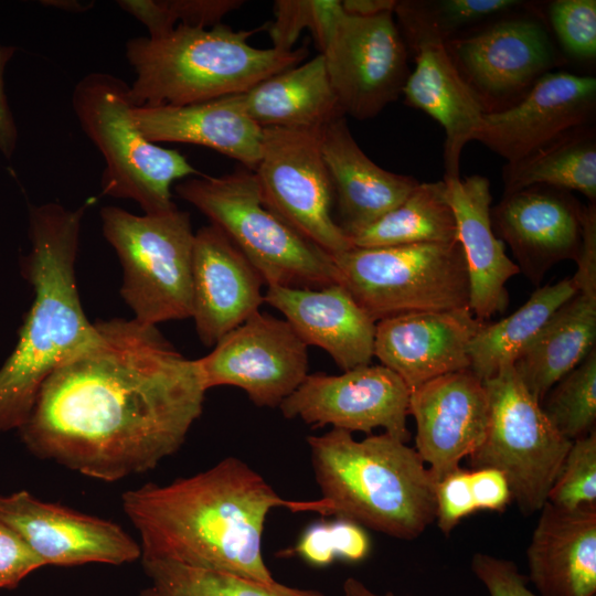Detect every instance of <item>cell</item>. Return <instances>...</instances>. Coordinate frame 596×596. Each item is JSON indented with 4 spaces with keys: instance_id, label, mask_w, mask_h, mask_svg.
I'll return each instance as SVG.
<instances>
[{
    "instance_id": "obj_3",
    "label": "cell",
    "mask_w": 596,
    "mask_h": 596,
    "mask_svg": "<svg viewBox=\"0 0 596 596\" xmlns=\"http://www.w3.org/2000/svg\"><path fill=\"white\" fill-rule=\"evenodd\" d=\"M89 201L71 210L50 202L29 210L23 269L34 298L18 343L0 368V432L20 429L45 380L95 332L82 308L75 262Z\"/></svg>"
},
{
    "instance_id": "obj_26",
    "label": "cell",
    "mask_w": 596,
    "mask_h": 596,
    "mask_svg": "<svg viewBox=\"0 0 596 596\" xmlns=\"http://www.w3.org/2000/svg\"><path fill=\"white\" fill-rule=\"evenodd\" d=\"M526 550L529 579L540 596H596V508L549 502Z\"/></svg>"
},
{
    "instance_id": "obj_18",
    "label": "cell",
    "mask_w": 596,
    "mask_h": 596,
    "mask_svg": "<svg viewBox=\"0 0 596 596\" xmlns=\"http://www.w3.org/2000/svg\"><path fill=\"white\" fill-rule=\"evenodd\" d=\"M409 415L416 423L415 450L437 483L459 469L486 437L485 383L470 369L433 379L411 392Z\"/></svg>"
},
{
    "instance_id": "obj_39",
    "label": "cell",
    "mask_w": 596,
    "mask_h": 596,
    "mask_svg": "<svg viewBox=\"0 0 596 596\" xmlns=\"http://www.w3.org/2000/svg\"><path fill=\"white\" fill-rule=\"evenodd\" d=\"M549 18L563 49L581 60L596 56V1L556 0Z\"/></svg>"
},
{
    "instance_id": "obj_13",
    "label": "cell",
    "mask_w": 596,
    "mask_h": 596,
    "mask_svg": "<svg viewBox=\"0 0 596 596\" xmlns=\"http://www.w3.org/2000/svg\"><path fill=\"white\" fill-rule=\"evenodd\" d=\"M394 14L415 60V70L409 73L402 94L407 105L423 110L444 128L445 178H458L461 151L473 140L486 109L457 68L447 39L423 3L397 1Z\"/></svg>"
},
{
    "instance_id": "obj_33",
    "label": "cell",
    "mask_w": 596,
    "mask_h": 596,
    "mask_svg": "<svg viewBox=\"0 0 596 596\" xmlns=\"http://www.w3.org/2000/svg\"><path fill=\"white\" fill-rule=\"evenodd\" d=\"M156 596H326L316 589L262 583L242 576L194 568L174 562L141 558Z\"/></svg>"
},
{
    "instance_id": "obj_25",
    "label": "cell",
    "mask_w": 596,
    "mask_h": 596,
    "mask_svg": "<svg viewBox=\"0 0 596 596\" xmlns=\"http://www.w3.org/2000/svg\"><path fill=\"white\" fill-rule=\"evenodd\" d=\"M444 181L468 272L469 308L475 317L486 321L505 310L507 281L520 269L493 232L489 180L473 174L465 179L444 178Z\"/></svg>"
},
{
    "instance_id": "obj_19",
    "label": "cell",
    "mask_w": 596,
    "mask_h": 596,
    "mask_svg": "<svg viewBox=\"0 0 596 596\" xmlns=\"http://www.w3.org/2000/svg\"><path fill=\"white\" fill-rule=\"evenodd\" d=\"M583 211L584 205L568 191L533 185L504 193L490 215L494 234L512 249L520 273L539 285L555 264L576 262Z\"/></svg>"
},
{
    "instance_id": "obj_49",
    "label": "cell",
    "mask_w": 596,
    "mask_h": 596,
    "mask_svg": "<svg viewBox=\"0 0 596 596\" xmlns=\"http://www.w3.org/2000/svg\"><path fill=\"white\" fill-rule=\"evenodd\" d=\"M140 596H156L152 588L149 586L148 588L141 590Z\"/></svg>"
},
{
    "instance_id": "obj_8",
    "label": "cell",
    "mask_w": 596,
    "mask_h": 596,
    "mask_svg": "<svg viewBox=\"0 0 596 596\" xmlns=\"http://www.w3.org/2000/svg\"><path fill=\"white\" fill-rule=\"evenodd\" d=\"M332 259L339 284L375 322L469 307V278L458 241L352 247Z\"/></svg>"
},
{
    "instance_id": "obj_23",
    "label": "cell",
    "mask_w": 596,
    "mask_h": 596,
    "mask_svg": "<svg viewBox=\"0 0 596 596\" xmlns=\"http://www.w3.org/2000/svg\"><path fill=\"white\" fill-rule=\"evenodd\" d=\"M264 301L285 316L307 345L323 349L343 371L371 363L376 322L341 284L268 286Z\"/></svg>"
},
{
    "instance_id": "obj_28",
    "label": "cell",
    "mask_w": 596,
    "mask_h": 596,
    "mask_svg": "<svg viewBox=\"0 0 596 596\" xmlns=\"http://www.w3.org/2000/svg\"><path fill=\"white\" fill-rule=\"evenodd\" d=\"M237 98L247 116L262 128L321 129L345 116L320 53L257 83L237 94Z\"/></svg>"
},
{
    "instance_id": "obj_40",
    "label": "cell",
    "mask_w": 596,
    "mask_h": 596,
    "mask_svg": "<svg viewBox=\"0 0 596 596\" xmlns=\"http://www.w3.org/2000/svg\"><path fill=\"white\" fill-rule=\"evenodd\" d=\"M422 3L447 41L457 29L523 6L519 0H443Z\"/></svg>"
},
{
    "instance_id": "obj_37",
    "label": "cell",
    "mask_w": 596,
    "mask_h": 596,
    "mask_svg": "<svg viewBox=\"0 0 596 596\" xmlns=\"http://www.w3.org/2000/svg\"><path fill=\"white\" fill-rule=\"evenodd\" d=\"M342 11L338 0H277L275 20L268 29L273 47L291 51L302 30H308L318 50Z\"/></svg>"
},
{
    "instance_id": "obj_42",
    "label": "cell",
    "mask_w": 596,
    "mask_h": 596,
    "mask_svg": "<svg viewBox=\"0 0 596 596\" xmlns=\"http://www.w3.org/2000/svg\"><path fill=\"white\" fill-rule=\"evenodd\" d=\"M471 570L490 596H540L528 588V577L512 561L478 552L472 556Z\"/></svg>"
},
{
    "instance_id": "obj_24",
    "label": "cell",
    "mask_w": 596,
    "mask_h": 596,
    "mask_svg": "<svg viewBox=\"0 0 596 596\" xmlns=\"http://www.w3.org/2000/svg\"><path fill=\"white\" fill-rule=\"evenodd\" d=\"M321 150L333 189L336 222L350 238L398 206L419 183L373 162L353 138L345 116L321 129Z\"/></svg>"
},
{
    "instance_id": "obj_36",
    "label": "cell",
    "mask_w": 596,
    "mask_h": 596,
    "mask_svg": "<svg viewBox=\"0 0 596 596\" xmlns=\"http://www.w3.org/2000/svg\"><path fill=\"white\" fill-rule=\"evenodd\" d=\"M117 4L148 30V36H160L178 24L212 28L243 0H120Z\"/></svg>"
},
{
    "instance_id": "obj_46",
    "label": "cell",
    "mask_w": 596,
    "mask_h": 596,
    "mask_svg": "<svg viewBox=\"0 0 596 596\" xmlns=\"http://www.w3.org/2000/svg\"><path fill=\"white\" fill-rule=\"evenodd\" d=\"M396 0H344L343 10L353 15L370 17L383 12H394Z\"/></svg>"
},
{
    "instance_id": "obj_11",
    "label": "cell",
    "mask_w": 596,
    "mask_h": 596,
    "mask_svg": "<svg viewBox=\"0 0 596 596\" xmlns=\"http://www.w3.org/2000/svg\"><path fill=\"white\" fill-rule=\"evenodd\" d=\"M321 129L263 128L254 173L267 207L332 256L354 246L333 216L334 195L322 156Z\"/></svg>"
},
{
    "instance_id": "obj_5",
    "label": "cell",
    "mask_w": 596,
    "mask_h": 596,
    "mask_svg": "<svg viewBox=\"0 0 596 596\" xmlns=\"http://www.w3.org/2000/svg\"><path fill=\"white\" fill-rule=\"evenodd\" d=\"M264 28L178 24L160 36L129 39L125 56L135 72L132 104L184 106L241 94L308 56L306 45L291 51L251 45L248 39Z\"/></svg>"
},
{
    "instance_id": "obj_17",
    "label": "cell",
    "mask_w": 596,
    "mask_h": 596,
    "mask_svg": "<svg viewBox=\"0 0 596 596\" xmlns=\"http://www.w3.org/2000/svg\"><path fill=\"white\" fill-rule=\"evenodd\" d=\"M0 521L14 530L45 565H121L141 547L120 525L21 490L0 496Z\"/></svg>"
},
{
    "instance_id": "obj_38",
    "label": "cell",
    "mask_w": 596,
    "mask_h": 596,
    "mask_svg": "<svg viewBox=\"0 0 596 596\" xmlns=\"http://www.w3.org/2000/svg\"><path fill=\"white\" fill-rule=\"evenodd\" d=\"M546 502L566 510L596 508V429L572 441Z\"/></svg>"
},
{
    "instance_id": "obj_1",
    "label": "cell",
    "mask_w": 596,
    "mask_h": 596,
    "mask_svg": "<svg viewBox=\"0 0 596 596\" xmlns=\"http://www.w3.org/2000/svg\"><path fill=\"white\" fill-rule=\"evenodd\" d=\"M94 324L45 380L19 432L35 457L111 482L177 453L207 390L198 359L183 356L156 326Z\"/></svg>"
},
{
    "instance_id": "obj_12",
    "label": "cell",
    "mask_w": 596,
    "mask_h": 596,
    "mask_svg": "<svg viewBox=\"0 0 596 596\" xmlns=\"http://www.w3.org/2000/svg\"><path fill=\"white\" fill-rule=\"evenodd\" d=\"M319 53L343 114L358 120L375 117L396 100L409 75L394 12L361 17L342 8Z\"/></svg>"
},
{
    "instance_id": "obj_9",
    "label": "cell",
    "mask_w": 596,
    "mask_h": 596,
    "mask_svg": "<svg viewBox=\"0 0 596 596\" xmlns=\"http://www.w3.org/2000/svg\"><path fill=\"white\" fill-rule=\"evenodd\" d=\"M102 231L124 270L120 295L136 321L147 326L192 316L195 233L178 207L137 215L115 205L100 209Z\"/></svg>"
},
{
    "instance_id": "obj_4",
    "label": "cell",
    "mask_w": 596,
    "mask_h": 596,
    "mask_svg": "<svg viewBox=\"0 0 596 596\" xmlns=\"http://www.w3.org/2000/svg\"><path fill=\"white\" fill-rule=\"evenodd\" d=\"M307 443L328 515L401 540L418 538L435 521L436 481L406 443L387 433L355 440L337 428Z\"/></svg>"
},
{
    "instance_id": "obj_27",
    "label": "cell",
    "mask_w": 596,
    "mask_h": 596,
    "mask_svg": "<svg viewBox=\"0 0 596 596\" xmlns=\"http://www.w3.org/2000/svg\"><path fill=\"white\" fill-rule=\"evenodd\" d=\"M134 118L151 142L206 147L255 170L263 128L244 111L236 95L184 106L134 107Z\"/></svg>"
},
{
    "instance_id": "obj_15",
    "label": "cell",
    "mask_w": 596,
    "mask_h": 596,
    "mask_svg": "<svg viewBox=\"0 0 596 596\" xmlns=\"http://www.w3.org/2000/svg\"><path fill=\"white\" fill-rule=\"evenodd\" d=\"M411 391L384 365H364L340 375L308 374L278 406L286 418L299 417L316 427L332 425L370 434L381 427L406 443Z\"/></svg>"
},
{
    "instance_id": "obj_14",
    "label": "cell",
    "mask_w": 596,
    "mask_h": 596,
    "mask_svg": "<svg viewBox=\"0 0 596 596\" xmlns=\"http://www.w3.org/2000/svg\"><path fill=\"white\" fill-rule=\"evenodd\" d=\"M308 345L286 320L259 310L198 359L206 390L242 389L260 407H278L308 375Z\"/></svg>"
},
{
    "instance_id": "obj_21",
    "label": "cell",
    "mask_w": 596,
    "mask_h": 596,
    "mask_svg": "<svg viewBox=\"0 0 596 596\" xmlns=\"http://www.w3.org/2000/svg\"><path fill=\"white\" fill-rule=\"evenodd\" d=\"M485 322L469 307L384 318L376 322L374 355L412 392L438 376L470 369L469 343Z\"/></svg>"
},
{
    "instance_id": "obj_7",
    "label": "cell",
    "mask_w": 596,
    "mask_h": 596,
    "mask_svg": "<svg viewBox=\"0 0 596 596\" xmlns=\"http://www.w3.org/2000/svg\"><path fill=\"white\" fill-rule=\"evenodd\" d=\"M72 106L105 160L103 195L132 200L145 214H162L178 207L172 183L202 174L181 152L142 135L134 118L130 86L121 78L103 72L85 75L74 87Z\"/></svg>"
},
{
    "instance_id": "obj_41",
    "label": "cell",
    "mask_w": 596,
    "mask_h": 596,
    "mask_svg": "<svg viewBox=\"0 0 596 596\" xmlns=\"http://www.w3.org/2000/svg\"><path fill=\"white\" fill-rule=\"evenodd\" d=\"M436 518L439 530L449 535L465 517L477 511L471 488L470 471L459 468L436 483Z\"/></svg>"
},
{
    "instance_id": "obj_22",
    "label": "cell",
    "mask_w": 596,
    "mask_h": 596,
    "mask_svg": "<svg viewBox=\"0 0 596 596\" xmlns=\"http://www.w3.org/2000/svg\"><path fill=\"white\" fill-rule=\"evenodd\" d=\"M264 280L216 226L195 232L192 255V318L201 342L215 345L264 304Z\"/></svg>"
},
{
    "instance_id": "obj_47",
    "label": "cell",
    "mask_w": 596,
    "mask_h": 596,
    "mask_svg": "<svg viewBox=\"0 0 596 596\" xmlns=\"http://www.w3.org/2000/svg\"><path fill=\"white\" fill-rule=\"evenodd\" d=\"M343 596H394L392 592L376 594L355 577H348L342 585Z\"/></svg>"
},
{
    "instance_id": "obj_31",
    "label": "cell",
    "mask_w": 596,
    "mask_h": 596,
    "mask_svg": "<svg viewBox=\"0 0 596 596\" xmlns=\"http://www.w3.org/2000/svg\"><path fill=\"white\" fill-rule=\"evenodd\" d=\"M588 127L575 129L549 146L503 168L504 193L533 185L578 191L596 200V141Z\"/></svg>"
},
{
    "instance_id": "obj_10",
    "label": "cell",
    "mask_w": 596,
    "mask_h": 596,
    "mask_svg": "<svg viewBox=\"0 0 596 596\" xmlns=\"http://www.w3.org/2000/svg\"><path fill=\"white\" fill-rule=\"evenodd\" d=\"M483 383L489 424L482 444L469 456L470 466L502 471L512 500L531 515L545 504L572 441L552 425L513 364L503 365Z\"/></svg>"
},
{
    "instance_id": "obj_32",
    "label": "cell",
    "mask_w": 596,
    "mask_h": 596,
    "mask_svg": "<svg viewBox=\"0 0 596 596\" xmlns=\"http://www.w3.org/2000/svg\"><path fill=\"white\" fill-rule=\"evenodd\" d=\"M351 241L354 247L362 248L457 241L446 182H419L398 206Z\"/></svg>"
},
{
    "instance_id": "obj_34",
    "label": "cell",
    "mask_w": 596,
    "mask_h": 596,
    "mask_svg": "<svg viewBox=\"0 0 596 596\" xmlns=\"http://www.w3.org/2000/svg\"><path fill=\"white\" fill-rule=\"evenodd\" d=\"M541 407L552 425L571 441L595 429V348L550 390Z\"/></svg>"
},
{
    "instance_id": "obj_43",
    "label": "cell",
    "mask_w": 596,
    "mask_h": 596,
    "mask_svg": "<svg viewBox=\"0 0 596 596\" xmlns=\"http://www.w3.org/2000/svg\"><path fill=\"white\" fill-rule=\"evenodd\" d=\"M45 566L26 542L0 521V588L12 589L33 571Z\"/></svg>"
},
{
    "instance_id": "obj_45",
    "label": "cell",
    "mask_w": 596,
    "mask_h": 596,
    "mask_svg": "<svg viewBox=\"0 0 596 596\" xmlns=\"http://www.w3.org/2000/svg\"><path fill=\"white\" fill-rule=\"evenodd\" d=\"M15 49L0 45V152L11 158L18 141V128L4 91V68Z\"/></svg>"
},
{
    "instance_id": "obj_35",
    "label": "cell",
    "mask_w": 596,
    "mask_h": 596,
    "mask_svg": "<svg viewBox=\"0 0 596 596\" xmlns=\"http://www.w3.org/2000/svg\"><path fill=\"white\" fill-rule=\"evenodd\" d=\"M371 551V540L360 524L337 518L315 522L300 534L297 543L281 555H297L315 567H326L336 560L350 563L363 561Z\"/></svg>"
},
{
    "instance_id": "obj_6",
    "label": "cell",
    "mask_w": 596,
    "mask_h": 596,
    "mask_svg": "<svg viewBox=\"0 0 596 596\" xmlns=\"http://www.w3.org/2000/svg\"><path fill=\"white\" fill-rule=\"evenodd\" d=\"M174 190L230 238L268 286L317 289L339 283L332 256L267 207L254 171L240 166L221 177L202 173Z\"/></svg>"
},
{
    "instance_id": "obj_29",
    "label": "cell",
    "mask_w": 596,
    "mask_h": 596,
    "mask_svg": "<svg viewBox=\"0 0 596 596\" xmlns=\"http://www.w3.org/2000/svg\"><path fill=\"white\" fill-rule=\"evenodd\" d=\"M596 291L577 290L523 349L513 368L540 404L595 348Z\"/></svg>"
},
{
    "instance_id": "obj_44",
    "label": "cell",
    "mask_w": 596,
    "mask_h": 596,
    "mask_svg": "<svg viewBox=\"0 0 596 596\" xmlns=\"http://www.w3.org/2000/svg\"><path fill=\"white\" fill-rule=\"evenodd\" d=\"M470 488L477 511L503 512L512 500L504 473L494 468L470 471Z\"/></svg>"
},
{
    "instance_id": "obj_2",
    "label": "cell",
    "mask_w": 596,
    "mask_h": 596,
    "mask_svg": "<svg viewBox=\"0 0 596 596\" xmlns=\"http://www.w3.org/2000/svg\"><path fill=\"white\" fill-rule=\"evenodd\" d=\"M140 536L141 558L222 572L262 583L276 579L263 558L267 514L274 508L327 515L322 499L291 501L277 494L247 464L226 457L168 485L147 483L121 497Z\"/></svg>"
},
{
    "instance_id": "obj_20",
    "label": "cell",
    "mask_w": 596,
    "mask_h": 596,
    "mask_svg": "<svg viewBox=\"0 0 596 596\" xmlns=\"http://www.w3.org/2000/svg\"><path fill=\"white\" fill-rule=\"evenodd\" d=\"M446 44L485 109L486 100L505 99L530 89L556 64L546 30L530 18L502 20Z\"/></svg>"
},
{
    "instance_id": "obj_30",
    "label": "cell",
    "mask_w": 596,
    "mask_h": 596,
    "mask_svg": "<svg viewBox=\"0 0 596 596\" xmlns=\"http://www.w3.org/2000/svg\"><path fill=\"white\" fill-rule=\"evenodd\" d=\"M577 292L573 277L538 288L517 311L494 323L485 322L469 343L470 370L481 381L513 364L550 317Z\"/></svg>"
},
{
    "instance_id": "obj_16",
    "label": "cell",
    "mask_w": 596,
    "mask_h": 596,
    "mask_svg": "<svg viewBox=\"0 0 596 596\" xmlns=\"http://www.w3.org/2000/svg\"><path fill=\"white\" fill-rule=\"evenodd\" d=\"M595 106L594 76L549 72L519 103L485 113L473 140L514 163L587 126Z\"/></svg>"
},
{
    "instance_id": "obj_48",
    "label": "cell",
    "mask_w": 596,
    "mask_h": 596,
    "mask_svg": "<svg viewBox=\"0 0 596 596\" xmlns=\"http://www.w3.org/2000/svg\"><path fill=\"white\" fill-rule=\"evenodd\" d=\"M43 3H47L50 7L60 8L67 11H75V12H82L85 11L89 7L83 6V2L79 1H43Z\"/></svg>"
}]
</instances>
